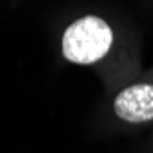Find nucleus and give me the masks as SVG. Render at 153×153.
<instances>
[{
    "instance_id": "nucleus-1",
    "label": "nucleus",
    "mask_w": 153,
    "mask_h": 153,
    "mask_svg": "<svg viewBox=\"0 0 153 153\" xmlns=\"http://www.w3.org/2000/svg\"><path fill=\"white\" fill-rule=\"evenodd\" d=\"M113 42V28L102 17L85 15L65 30L61 52L74 65H94L111 52Z\"/></svg>"
},
{
    "instance_id": "nucleus-2",
    "label": "nucleus",
    "mask_w": 153,
    "mask_h": 153,
    "mask_svg": "<svg viewBox=\"0 0 153 153\" xmlns=\"http://www.w3.org/2000/svg\"><path fill=\"white\" fill-rule=\"evenodd\" d=\"M114 114L127 124H146L153 120V85L135 83L120 91L113 102Z\"/></svg>"
}]
</instances>
